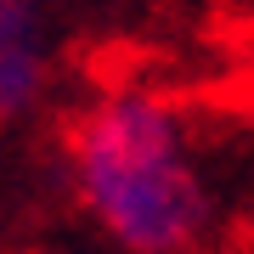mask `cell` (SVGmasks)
Wrapping results in <instances>:
<instances>
[{
	"instance_id": "1",
	"label": "cell",
	"mask_w": 254,
	"mask_h": 254,
	"mask_svg": "<svg viewBox=\"0 0 254 254\" xmlns=\"http://www.w3.org/2000/svg\"><path fill=\"white\" fill-rule=\"evenodd\" d=\"M79 209L125 254H203L220 226V181L181 102L108 91L68 125Z\"/></svg>"
},
{
	"instance_id": "2",
	"label": "cell",
	"mask_w": 254,
	"mask_h": 254,
	"mask_svg": "<svg viewBox=\"0 0 254 254\" xmlns=\"http://www.w3.org/2000/svg\"><path fill=\"white\" fill-rule=\"evenodd\" d=\"M51 79V11L46 0H0V125L40 108Z\"/></svg>"
}]
</instances>
